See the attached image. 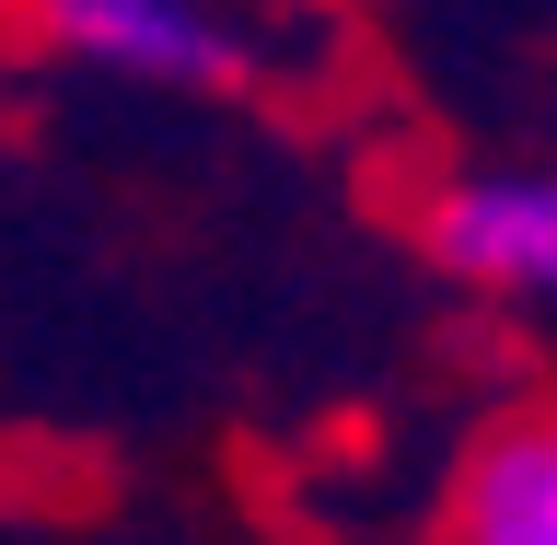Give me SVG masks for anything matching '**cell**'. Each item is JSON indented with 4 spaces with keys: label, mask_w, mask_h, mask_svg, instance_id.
<instances>
[{
    "label": "cell",
    "mask_w": 557,
    "mask_h": 545,
    "mask_svg": "<svg viewBox=\"0 0 557 545\" xmlns=\"http://www.w3.org/2000/svg\"><path fill=\"white\" fill-rule=\"evenodd\" d=\"M24 24L82 70L163 82V94H244L278 59L268 0H24Z\"/></svg>",
    "instance_id": "1"
},
{
    "label": "cell",
    "mask_w": 557,
    "mask_h": 545,
    "mask_svg": "<svg viewBox=\"0 0 557 545\" xmlns=\"http://www.w3.org/2000/svg\"><path fill=\"white\" fill-rule=\"evenodd\" d=\"M430 256L465 290L557 302V174H465L430 198Z\"/></svg>",
    "instance_id": "2"
},
{
    "label": "cell",
    "mask_w": 557,
    "mask_h": 545,
    "mask_svg": "<svg viewBox=\"0 0 557 545\" xmlns=\"http://www.w3.org/2000/svg\"><path fill=\"white\" fill-rule=\"evenodd\" d=\"M442 545H557V407H511L453 453Z\"/></svg>",
    "instance_id": "3"
}]
</instances>
